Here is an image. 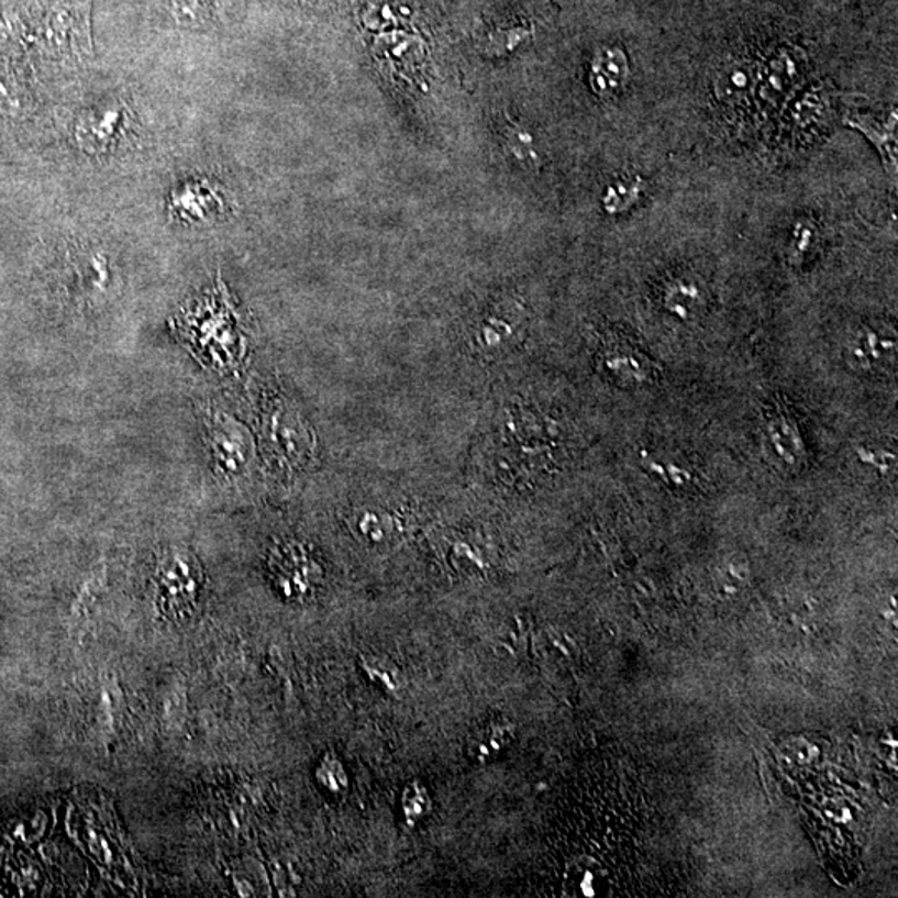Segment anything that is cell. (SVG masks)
I'll return each mask as SVG.
<instances>
[{
    "instance_id": "obj_3",
    "label": "cell",
    "mask_w": 898,
    "mask_h": 898,
    "mask_svg": "<svg viewBox=\"0 0 898 898\" xmlns=\"http://www.w3.org/2000/svg\"><path fill=\"white\" fill-rule=\"evenodd\" d=\"M641 185H643L641 178H634L632 181H625V184H618L612 187L605 199L606 209L612 213L629 209V206L638 202L639 197H641Z\"/></svg>"
},
{
    "instance_id": "obj_2",
    "label": "cell",
    "mask_w": 898,
    "mask_h": 898,
    "mask_svg": "<svg viewBox=\"0 0 898 898\" xmlns=\"http://www.w3.org/2000/svg\"><path fill=\"white\" fill-rule=\"evenodd\" d=\"M852 126L858 129L862 134L867 135L878 151L882 152L885 165L887 167H895L897 165V135H895V125H897V117H891L885 125H880L877 120L867 115L852 117L847 120Z\"/></svg>"
},
{
    "instance_id": "obj_1",
    "label": "cell",
    "mask_w": 898,
    "mask_h": 898,
    "mask_svg": "<svg viewBox=\"0 0 898 898\" xmlns=\"http://www.w3.org/2000/svg\"><path fill=\"white\" fill-rule=\"evenodd\" d=\"M591 82L596 92L611 97L624 89L629 82V62L624 52L618 47L602 48L592 62Z\"/></svg>"
}]
</instances>
